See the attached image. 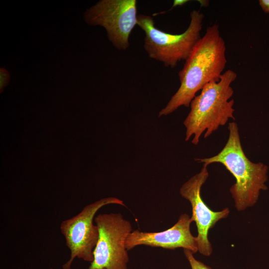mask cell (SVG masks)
I'll use <instances>...</instances> for the list:
<instances>
[{
	"label": "cell",
	"mask_w": 269,
	"mask_h": 269,
	"mask_svg": "<svg viewBox=\"0 0 269 269\" xmlns=\"http://www.w3.org/2000/svg\"><path fill=\"white\" fill-rule=\"evenodd\" d=\"M226 50L219 26H208L178 72L179 88L160 111L158 117L167 116L182 106L189 107L196 94L206 84L219 81L227 62Z\"/></svg>",
	"instance_id": "1"
},
{
	"label": "cell",
	"mask_w": 269,
	"mask_h": 269,
	"mask_svg": "<svg viewBox=\"0 0 269 269\" xmlns=\"http://www.w3.org/2000/svg\"><path fill=\"white\" fill-rule=\"evenodd\" d=\"M228 128V140L217 154L195 160L206 166L220 163L229 171L236 179L230 192L235 207L241 211L254 206L259 199L260 191L267 189L265 183L268 180V167L262 162H253L247 157L241 145L236 123H229Z\"/></svg>",
	"instance_id": "2"
},
{
	"label": "cell",
	"mask_w": 269,
	"mask_h": 269,
	"mask_svg": "<svg viewBox=\"0 0 269 269\" xmlns=\"http://www.w3.org/2000/svg\"><path fill=\"white\" fill-rule=\"evenodd\" d=\"M236 78V73L228 69L222 74L219 81L208 83L193 98L190 111L183 122L185 141L194 135L191 142L197 145L203 132H205L204 138H207L229 119L235 120L234 100L230 99L234 94L231 84Z\"/></svg>",
	"instance_id": "3"
},
{
	"label": "cell",
	"mask_w": 269,
	"mask_h": 269,
	"mask_svg": "<svg viewBox=\"0 0 269 269\" xmlns=\"http://www.w3.org/2000/svg\"><path fill=\"white\" fill-rule=\"evenodd\" d=\"M190 21L181 34H171L157 28L153 18L139 14L137 25L144 31V48L149 58L162 62L166 67L174 68L181 60H186L201 39L204 15L199 10L190 13Z\"/></svg>",
	"instance_id": "4"
},
{
	"label": "cell",
	"mask_w": 269,
	"mask_h": 269,
	"mask_svg": "<svg viewBox=\"0 0 269 269\" xmlns=\"http://www.w3.org/2000/svg\"><path fill=\"white\" fill-rule=\"evenodd\" d=\"M99 236L88 269H127L129 258L126 241L133 231L121 213L99 214L94 218Z\"/></svg>",
	"instance_id": "5"
},
{
	"label": "cell",
	"mask_w": 269,
	"mask_h": 269,
	"mask_svg": "<svg viewBox=\"0 0 269 269\" xmlns=\"http://www.w3.org/2000/svg\"><path fill=\"white\" fill-rule=\"evenodd\" d=\"M136 0H100L83 14L86 23L104 27L113 45L119 50L130 46V34L137 25Z\"/></svg>",
	"instance_id": "6"
},
{
	"label": "cell",
	"mask_w": 269,
	"mask_h": 269,
	"mask_svg": "<svg viewBox=\"0 0 269 269\" xmlns=\"http://www.w3.org/2000/svg\"><path fill=\"white\" fill-rule=\"evenodd\" d=\"M113 204L125 205L123 201L117 198H104L85 206L79 213L62 222L60 231L70 251V257L63 265V269H71L76 258L91 263L93 261L99 236L98 228L93 224L94 216L101 208Z\"/></svg>",
	"instance_id": "7"
},
{
	"label": "cell",
	"mask_w": 269,
	"mask_h": 269,
	"mask_svg": "<svg viewBox=\"0 0 269 269\" xmlns=\"http://www.w3.org/2000/svg\"><path fill=\"white\" fill-rule=\"evenodd\" d=\"M209 176L207 166L203 164L200 171L185 182L180 189L182 197L188 200L192 206V221L196 223L198 251L202 255L210 256L212 245L208 238L209 230L221 219L226 218L230 213L228 208L220 211L211 210L202 200L201 189Z\"/></svg>",
	"instance_id": "8"
},
{
	"label": "cell",
	"mask_w": 269,
	"mask_h": 269,
	"mask_svg": "<svg viewBox=\"0 0 269 269\" xmlns=\"http://www.w3.org/2000/svg\"><path fill=\"white\" fill-rule=\"evenodd\" d=\"M192 220L187 214H181L178 221L170 228L159 232H146L136 230L132 231L126 241L128 251L139 245L174 250L182 248L193 254L198 252L196 237L190 231Z\"/></svg>",
	"instance_id": "9"
},
{
	"label": "cell",
	"mask_w": 269,
	"mask_h": 269,
	"mask_svg": "<svg viewBox=\"0 0 269 269\" xmlns=\"http://www.w3.org/2000/svg\"><path fill=\"white\" fill-rule=\"evenodd\" d=\"M184 255L188 260L191 269H212L203 263L196 260L193 254L189 250L183 249Z\"/></svg>",
	"instance_id": "10"
},
{
	"label": "cell",
	"mask_w": 269,
	"mask_h": 269,
	"mask_svg": "<svg viewBox=\"0 0 269 269\" xmlns=\"http://www.w3.org/2000/svg\"><path fill=\"white\" fill-rule=\"evenodd\" d=\"M10 74L5 68L1 67L0 69V93L10 82Z\"/></svg>",
	"instance_id": "11"
},
{
	"label": "cell",
	"mask_w": 269,
	"mask_h": 269,
	"mask_svg": "<svg viewBox=\"0 0 269 269\" xmlns=\"http://www.w3.org/2000/svg\"><path fill=\"white\" fill-rule=\"evenodd\" d=\"M259 2L263 10L266 13H269V0H259Z\"/></svg>",
	"instance_id": "12"
},
{
	"label": "cell",
	"mask_w": 269,
	"mask_h": 269,
	"mask_svg": "<svg viewBox=\"0 0 269 269\" xmlns=\"http://www.w3.org/2000/svg\"><path fill=\"white\" fill-rule=\"evenodd\" d=\"M188 0H176L174 1L173 7H175L178 5H182L186 3Z\"/></svg>",
	"instance_id": "13"
}]
</instances>
